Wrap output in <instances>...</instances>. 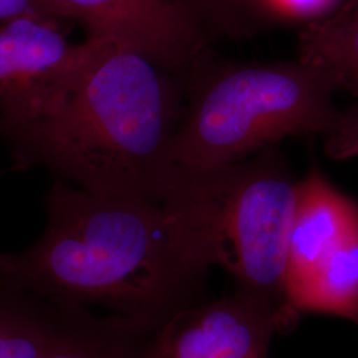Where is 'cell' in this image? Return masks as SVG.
<instances>
[{
  "instance_id": "6da1fadb",
  "label": "cell",
  "mask_w": 358,
  "mask_h": 358,
  "mask_svg": "<svg viewBox=\"0 0 358 358\" xmlns=\"http://www.w3.org/2000/svg\"><path fill=\"white\" fill-rule=\"evenodd\" d=\"M45 210L35 243L0 254V282L55 307L103 308L152 334L202 301L208 269L165 206L57 182Z\"/></svg>"
},
{
  "instance_id": "7a4b0ae2",
  "label": "cell",
  "mask_w": 358,
  "mask_h": 358,
  "mask_svg": "<svg viewBox=\"0 0 358 358\" xmlns=\"http://www.w3.org/2000/svg\"><path fill=\"white\" fill-rule=\"evenodd\" d=\"M88 38L90 57L57 101L0 133L23 162L81 190L164 205L185 106L176 75L115 41Z\"/></svg>"
},
{
  "instance_id": "3957f363",
  "label": "cell",
  "mask_w": 358,
  "mask_h": 358,
  "mask_svg": "<svg viewBox=\"0 0 358 358\" xmlns=\"http://www.w3.org/2000/svg\"><path fill=\"white\" fill-rule=\"evenodd\" d=\"M205 55L190 87L173 148L187 170L229 166L282 138L319 137L336 159L358 154V103L341 106L319 69L297 60L210 68Z\"/></svg>"
},
{
  "instance_id": "277c9868",
  "label": "cell",
  "mask_w": 358,
  "mask_h": 358,
  "mask_svg": "<svg viewBox=\"0 0 358 358\" xmlns=\"http://www.w3.org/2000/svg\"><path fill=\"white\" fill-rule=\"evenodd\" d=\"M164 205L195 260L235 288L301 317L287 294L288 239L297 180L271 148L213 170L176 165Z\"/></svg>"
},
{
  "instance_id": "5b68a950",
  "label": "cell",
  "mask_w": 358,
  "mask_h": 358,
  "mask_svg": "<svg viewBox=\"0 0 358 358\" xmlns=\"http://www.w3.org/2000/svg\"><path fill=\"white\" fill-rule=\"evenodd\" d=\"M300 317L236 289L176 313L149 337L145 358H268L276 334Z\"/></svg>"
},
{
  "instance_id": "8992f818",
  "label": "cell",
  "mask_w": 358,
  "mask_h": 358,
  "mask_svg": "<svg viewBox=\"0 0 358 358\" xmlns=\"http://www.w3.org/2000/svg\"><path fill=\"white\" fill-rule=\"evenodd\" d=\"M48 1L90 38L125 45L176 76H187L207 55L211 36L183 0Z\"/></svg>"
},
{
  "instance_id": "52a82bcc",
  "label": "cell",
  "mask_w": 358,
  "mask_h": 358,
  "mask_svg": "<svg viewBox=\"0 0 358 358\" xmlns=\"http://www.w3.org/2000/svg\"><path fill=\"white\" fill-rule=\"evenodd\" d=\"M92 41L72 44L62 24L22 16L0 26V129L43 115L69 88Z\"/></svg>"
},
{
  "instance_id": "ba28073f",
  "label": "cell",
  "mask_w": 358,
  "mask_h": 358,
  "mask_svg": "<svg viewBox=\"0 0 358 358\" xmlns=\"http://www.w3.org/2000/svg\"><path fill=\"white\" fill-rule=\"evenodd\" d=\"M357 222V203L333 186L319 170L313 169L297 180L287 259L289 304L294 294Z\"/></svg>"
},
{
  "instance_id": "9c48e42d",
  "label": "cell",
  "mask_w": 358,
  "mask_h": 358,
  "mask_svg": "<svg viewBox=\"0 0 358 358\" xmlns=\"http://www.w3.org/2000/svg\"><path fill=\"white\" fill-rule=\"evenodd\" d=\"M150 336L115 315L99 316L88 308L51 306L48 332L38 358H145Z\"/></svg>"
},
{
  "instance_id": "30bf717a",
  "label": "cell",
  "mask_w": 358,
  "mask_h": 358,
  "mask_svg": "<svg viewBox=\"0 0 358 358\" xmlns=\"http://www.w3.org/2000/svg\"><path fill=\"white\" fill-rule=\"evenodd\" d=\"M299 59L328 77L338 93L358 99V0L310 22L299 36Z\"/></svg>"
},
{
  "instance_id": "8fae6325",
  "label": "cell",
  "mask_w": 358,
  "mask_h": 358,
  "mask_svg": "<svg viewBox=\"0 0 358 358\" xmlns=\"http://www.w3.org/2000/svg\"><path fill=\"white\" fill-rule=\"evenodd\" d=\"M300 313H322L358 325V222L294 294Z\"/></svg>"
},
{
  "instance_id": "7c38bea8",
  "label": "cell",
  "mask_w": 358,
  "mask_h": 358,
  "mask_svg": "<svg viewBox=\"0 0 358 358\" xmlns=\"http://www.w3.org/2000/svg\"><path fill=\"white\" fill-rule=\"evenodd\" d=\"M51 320V306L0 282V358H38Z\"/></svg>"
},
{
  "instance_id": "4fadbf2b",
  "label": "cell",
  "mask_w": 358,
  "mask_h": 358,
  "mask_svg": "<svg viewBox=\"0 0 358 358\" xmlns=\"http://www.w3.org/2000/svg\"><path fill=\"white\" fill-rule=\"evenodd\" d=\"M211 38L256 36L280 20L271 0H183Z\"/></svg>"
},
{
  "instance_id": "5bb4252c",
  "label": "cell",
  "mask_w": 358,
  "mask_h": 358,
  "mask_svg": "<svg viewBox=\"0 0 358 358\" xmlns=\"http://www.w3.org/2000/svg\"><path fill=\"white\" fill-rule=\"evenodd\" d=\"M22 16H32L62 24L64 19L52 7L48 0H0V22Z\"/></svg>"
},
{
  "instance_id": "9a60e30c",
  "label": "cell",
  "mask_w": 358,
  "mask_h": 358,
  "mask_svg": "<svg viewBox=\"0 0 358 358\" xmlns=\"http://www.w3.org/2000/svg\"><path fill=\"white\" fill-rule=\"evenodd\" d=\"M338 0H271L279 17L303 19L315 22L331 13Z\"/></svg>"
}]
</instances>
